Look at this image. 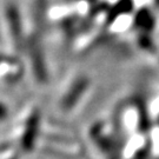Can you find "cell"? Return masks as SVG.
<instances>
[{
  "label": "cell",
  "mask_w": 159,
  "mask_h": 159,
  "mask_svg": "<svg viewBox=\"0 0 159 159\" xmlns=\"http://www.w3.org/2000/svg\"><path fill=\"white\" fill-rule=\"evenodd\" d=\"M18 126V143L24 150L29 151L33 148L38 127V113L35 112V110H31V112L25 117L23 116Z\"/></svg>",
  "instance_id": "cell-1"
},
{
  "label": "cell",
  "mask_w": 159,
  "mask_h": 159,
  "mask_svg": "<svg viewBox=\"0 0 159 159\" xmlns=\"http://www.w3.org/2000/svg\"><path fill=\"white\" fill-rule=\"evenodd\" d=\"M6 117H7V108H6V106L4 104L0 102V121L5 120Z\"/></svg>",
  "instance_id": "cell-2"
}]
</instances>
